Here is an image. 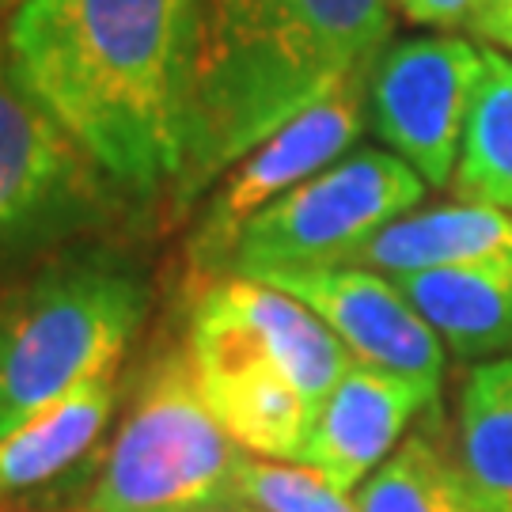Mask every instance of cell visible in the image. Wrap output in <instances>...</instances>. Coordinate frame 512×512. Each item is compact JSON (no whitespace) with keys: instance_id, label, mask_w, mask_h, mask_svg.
Returning a JSON list of instances; mask_svg holds the SVG:
<instances>
[{"instance_id":"obj_10","label":"cell","mask_w":512,"mask_h":512,"mask_svg":"<svg viewBox=\"0 0 512 512\" xmlns=\"http://www.w3.org/2000/svg\"><path fill=\"white\" fill-rule=\"evenodd\" d=\"M262 281L315 311L357 365L395 372L440 391L444 346L437 330L410 308V300L399 293L391 277L357 266H330V270L274 274Z\"/></svg>"},{"instance_id":"obj_2","label":"cell","mask_w":512,"mask_h":512,"mask_svg":"<svg viewBox=\"0 0 512 512\" xmlns=\"http://www.w3.org/2000/svg\"><path fill=\"white\" fill-rule=\"evenodd\" d=\"M387 0H194L198 107L186 209L274 129L368 76L391 38Z\"/></svg>"},{"instance_id":"obj_17","label":"cell","mask_w":512,"mask_h":512,"mask_svg":"<svg viewBox=\"0 0 512 512\" xmlns=\"http://www.w3.org/2000/svg\"><path fill=\"white\" fill-rule=\"evenodd\" d=\"M357 512H482L456 452L440 440V414L410 433L357 490Z\"/></svg>"},{"instance_id":"obj_14","label":"cell","mask_w":512,"mask_h":512,"mask_svg":"<svg viewBox=\"0 0 512 512\" xmlns=\"http://www.w3.org/2000/svg\"><path fill=\"white\" fill-rule=\"evenodd\" d=\"M497 255H512V213L490 209V205L452 202L421 209V213L414 209L406 217L391 220L349 258V266L384 277H403Z\"/></svg>"},{"instance_id":"obj_23","label":"cell","mask_w":512,"mask_h":512,"mask_svg":"<svg viewBox=\"0 0 512 512\" xmlns=\"http://www.w3.org/2000/svg\"><path fill=\"white\" fill-rule=\"evenodd\" d=\"M8 4H16V0H0V8H8Z\"/></svg>"},{"instance_id":"obj_9","label":"cell","mask_w":512,"mask_h":512,"mask_svg":"<svg viewBox=\"0 0 512 512\" xmlns=\"http://www.w3.org/2000/svg\"><path fill=\"white\" fill-rule=\"evenodd\" d=\"M478 76L482 50L456 35L391 42L368 73V122L425 186L456 175Z\"/></svg>"},{"instance_id":"obj_24","label":"cell","mask_w":512,"mask_h":512,"mask_svg":"<svg viewBox=\"0 0 512 512\" xmlns=\"http://www.w3.org/2000/svg\"><path fill=\"white\" fill-rule=\"evenodd\" d=\"M12 512H35V509H12Z\"/></svg>"},{"instance_id":"obj_22","label":"cell","mask_w":512,"mask_h":512,"mask_svg":"<svg viewBox=\"0 0 512 512\" xmlns=\"http://www.w3.org/2000/svg\"><path fill=\"white\" fill-rule=\"evenodd\" d=\"M512 0H486V4H482V12H494V8H509Z\"/></svg>"},{"instance_id":"obj_5","label":"cell","mask_w":512,"mask_h":512,"mask_svg":"<svg viewBox=\"0 0 512 512\" xmlns=\"http://www.w3.org/2000/svg\"><path fill=\"white\" fill-rule=\"evenodd\" d=\"M247 452L209 414L186 346L160 349L103 448L84 512H205L236 505Z\"/></svg>"},{"instance_id":"obj_1","label":"cell","mask_w":512,"mask_h":512,"mask_svg":"<svg viewBox=\"0 0 512 512\" xmlns=\"http://www.w3.org/2000/svg\"><path fill=\"white\" fill-rule=\"evenodd\" d=\"M0 38L19 88L129 205H175L198 107L194 0H19Z\"/></svg>"},{"instance_id":"obj_8","label":"cell","mask_w":512,"mask_h":512,"mask_svg":"<svg viewBox=\"0 0 512 512\" xmlns=\"http://www.w3.org/2000/svg\"><path fill=\"white\" fill-rule=\"evenodd\" d=\"M368 118V76L342 84L338 92L319 99L315 107L296 114L293 122L274 129L258 148L239 160L213 198L205 202L194 232L186 239V274L190 285H209L228 277V262L239 236L251 220L285 198L300 183L315 179L319 171L349 156L353 141L361 137Z\"/></svg>"},{"instance_id":"obj_6","label":"cell","mask_w":512,"mask_h":512,"mask_svg":"<svg viewBox=\"0 0 512 512\" xmlns=\"http://www.w3.org/2000/svg\"><path fill=\"white\" fill-rule=\"evenodd\" d=\"M126 198L8 69L0 38V281L118 220Z\"/></svg>"},{"instance_id":"obj_21","label":"cell","mask_w":512,"mask_h":512,"mask_svg":"<svg viewBox=\"0 0 512 512\" xmlns=\"http://www.w3.org/2000/svg\"><path fill=\"white\" fill-rule=\"evenodd\" d=\"M205 512H258V509H247V505H220V509H205Z\"/></svg>"},{"instance_id":"obj_4","label":"cell","mask_w":512,"mask_h":512,"mask_svg":"<svg viewBox=\"0 0 512 512\" xmlns=\"http://www.w3.org/2000/svg\"><path fill=\"white\" fill-rule=\"evenodd\" d=\"M152 289L107 247H69L0 289V437L95 376H118Z\"/></svg>"},{"instance_id":"obj_20","label":"cell","mask_w":512,"mask_h":512,"mask_svg":"<svg viewBox=\"0 0 512 512\" xmlns=\"http://www.w3.org/2000/svg\"><path fill=\"white\" fill-rule=\"evenodd\" d=\"M478 38H486V42H494L501 50H509L512 54V4L509 8H494V12H482L475 19V27H471Z\"/></svg>"},{"instance_id":"obj_12","label":"cell","mask_w":512,"mask_h":512,"mask_svg":"<svg viewBox=\"0 0 512 512\" xmlns=\"http://www.w3.org/2000/svg\"><path fill=\"white\" fill-rule=\"evenodd\" d=\"M118 403V376H95L54 406L38 410L0 437V512L50 497L80 478H95L103 459L110 414Z\"/></svg>"},{"instance_id":"obj_16","label":"cell","mask_w":512,"mask_h":512,"mask_svg":"<svg viewBox=\"0 0 512 512\" xmlns=\"http://www.w3.org/2000/svg\"><path fill=\"white\" fill-rule=\"evenodd\" d=\"M452 194L456 202L512 213V57L501 50H482Z\"/></svg>"},{"instance_id":"obj_18","label":"cell","mask_w":512,"mask_h":512,"mask_svg":"<svg viewBox=\"0 0 512 512\" xmlns=\"http://www.w3.org/2000/svg\"><path fill=\"white\" fill-rule=\"evenodd\" d=\"M236 505L258 512H357V501L304 463L258 456H247L239 467Z\"/></svg>"},{"instance_id":"obj_15","label":"cell","mask_w":512,"mask_h":512,"mask_svg":"<svg viewBox=\"0 0 512 512\" xmlns=\"http://www.w3.org/2000/svg\"><path fill=\"white\" fill-rule=\"evenodd\" d=\"M456 459L482 512H512V353L463 380Z\"/></svg>"},{"instance_id":"obj_11","label":"cell","mask_w":512,"mask_h":512,"mask_svg":"<svg viewBox=\"0 0 512 512\" xmlns=\"http://www.w3.org/2000/svg\"><path fill=\"white\" fill-rule=\"evenodd\" d=\"M437 399L440 391L418 380L353 361L319 406L300 463L334 482L342 494H353L403 444L414 414L437 410Z\"/></svg>"},{"instance_id":"obj_19","label":"cell","mask_w":512,"mask_h":512,"mask_svg":"<svg viewBox=\"0 0 512 512\" xmlns=\"http://www.w3.org/2000/svg\"><path fill=\"white\" fill-rule=\"evenodd\" d=\"M399 16L425 27H475L486 0H387Z\"/></svg>"},{"instance_id":"obj_7","label":"cell","mask_w":512,"mask_h":512,"mask_svg":"<svg viewBox=\"0 0 512 512\" xmlns=\"http://www.w3.org/2000/svg\"><path fill=\"white\" fill-rule=\"evenodd\" d=\"M429 186L399 156L357 148L262 209L239 236L228 277L300 274L349 266L391 220L414 213Z\"/></svg>"},{"instance_id":"obj_13","label":"cell","mask_w":512,"mask_h":512,"mask_svg":"<svg viewBox=\"0 0 512 512\" xmlns=\"http://www.w3.org/2000/svg\"><path fill=\"white\" fill-rule=\"evenodd\" d=\"M456 357L512 353V255L391 277Z\"/></svg>"},{"instance_id":"obj_3","label":"cell","mask_w":512,"mask_h":512,"mask_svg":"<svg viewBox=\"0 0 512 512\" xmlns=\"http://www.w3.org/2000/svg\"><path fill=\"white\" fill-rule=\"evenodd\" d=\"M183 346L220 429L277 463H300L319 406L353 365L315 311L251 277L194 289Z\"/></svg>"}]
</instances>
